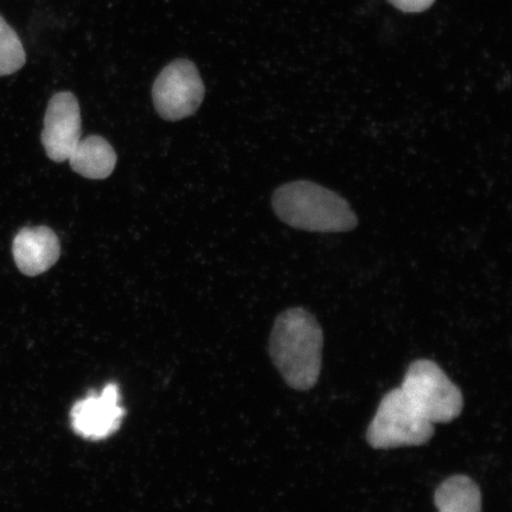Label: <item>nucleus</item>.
<instances>
[{
  "instance_id": "nucleus-3",
  "label": "nucleus",
  "mask_w": 512,
  "mask_h": 512,
  "mask_svg": "<svg viewBox=\"0 0 512 512\" xmlns=\"http://www.w3.org/2000/svg\"><path fill=\"white\" fill-rule=\"evenodd\" d=\"M434 425L416 409L401 388L383 396L367 440L376 450H393L403 446H420L433 437Z\"/></svg>"
},
{
  "instance_id": "nucleus-10",
  "label": "nucleus",
  "mask_w": 512,
  "mask_h": 512,
  "mask_svg": "<svg viewBox=\"0 0 512 512\" xmlns=\"http://www.w3.org/2000/svg\"><path fill=\"white\" fill-rule=\"evenodd\" d=\"M438 512H482V492L470 477L447 478L434 494Z\"/></svg>"
},
{
  "instance_id": "nucleus-5",
  "label": "nucleus",
  "mask_w": 512,
  "mask_h": 512,
  "mask_svg": "<svg viewBox=\"0 0 512 512\" xmlns=\"http://www.w3.org/2000/svg\"><path fill=\"white\" fill-rule=\"evenodd\" d=\"M206 94V88L194 63L176 60L159 74L152 89L153 104L160 117L177 121L190 117Z\"/></svg>"
},
{
  "instance_id": "nucleus-4",
  "label": "nucleus",
  "mask_w": 512,
  "mask_h": 512,
  "mask_svg": "<svg viewBox=\"0 0 512 512\" xmlns=\"http://www.w3.org/2000/svg\"><path fill=\"white\" fill-rule=\"evenodd\" d=\"M402 392L432 424H448L463 411L460 389L431 360H418L408 367Z\"/></svg>"
},
{
  "instance_id": "nucleus-11",
  "label": "nucleus",
  "mask_w": 512,
  "mask_h": 512,
  "mask_svg": "<svg viewBox=\"0 0 512 512\" xmlns=\"http://www.w3.org/2000/svg\"><path fill=\"white\" fill-rule=\"evenodd\" d=\"M27 61L17 32L0 16V76L15 74Z\"/></svg>"
},
{
  "instance_id": "nucleus-7",
  "label": "nucleus",
  "mask_w": 512,
  "mask_h": 512,
  "mask_svg": "<svg viewBox=\"0 0 512 512\" xmlns=\"http://www.w3.org/2000/svg\"><path fill=\"white\" fill-rule=\"evenodd\" d=\"M81 139V112L78 99L72 93H57L49 101L42 144L54 162L68 160Z\"/></svg>"
},
{
  "instance_id": "nucleus-1",
  "label": "nucleus",
  "mask_w": 512,
  "mask_h": 512,
  "mask_svg": "<svg viewBox=\"0 0 512 512\" xmlns=\"http://www.w3.org/2000/svg\"><path fill=\"white\" fill-rule=\"evenodd\" d=\"M323 330L303 307L286 310L275 319L270 355L288 387L309 390L322 370Z\"/></svg>"
},
{
  "instance_id": "nucleus-6",
  "label": "nucleus",
  "mask_w": 512,
  "mask_h": 512,
  "mask_svg": "<svg viewBox=\"0 0 512 512\" xmlns=\"http://www.w3.org/2000/svg\"><path fill=\"white\" fill-rule=\"evenodd\" d=\"M124 415L118 384L108 383L100 394L76 401L70 409L69 419L73 431L81 438L99 441L119 430Z\"/></svg>"
},
{
  "instance_id": "nucleus-2",
  "label": "nucleus",
  "mask_w": 512,
  "mask_h": 512,
  "mask_svg": "<svg viewBox=\"0 0 512 512\" xmlns=\"http://www.w3.org/2000/svg\"><path fill=\"white\" fill-rule=\"evenodd\" d=\"M272 206L281 221L306 232L344 233L357 226V216L343 197L310 181L281 185Z\"/></svg>"
},
{
  "instance_id": "nucleus-9",
  "label": "nucleus",
  "mask_w": 512,
  "mask_h": 512,
  "mask_svg": "<svg viewBox=\"0 0 512 512\" xmlns=\"http://www.w3.org/2000/svg\"><path fill=\"white\" fill-rule=\"evenodd\" d=\"M68 160L76 174L89 179L107 178L117 165L113 147L99 136L80 139Z\"/></svg>"
},
{
  "instance_id": "nucleus-12",
  "label": "nucleus",
  "mask_w": 512,
  "mask_h": 512,
  "mask_svg": "<svg viewBox=\"0 0 512 512\" xmlns=\"http://www.w3.org/2000/svg\"><path fill=\"white\" fill-rule=\"evenodd\" d=\"M389 2L405 12H421L430 8L434 0H389Z\"/></svg>"
},
{
  "instance_id": "nucleus-8",
  "label": "nucleus",
  "mask_w": 512,
  "mask_h": 512,
  "mask_svg": "<svg viewBox=\"0 0 512 512\" xmlns=\"http://www.w3.org/2000/svg\"><path fill=\"white\" fill-rule=\"evenodd\" d=\"M12 254L19 271L36 277L50 270L60 259V240L48 227L24 228L12 243Z\"/></svg>"
}]
</instances>
